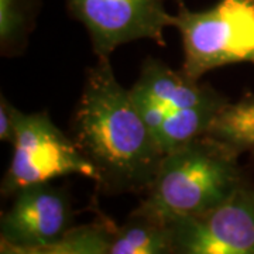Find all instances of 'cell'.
<instances>
[{"label": "cell", "instance_id": "2", "mask_svg": "<svg viewBox=\"0 0 254 254\" xmlns=\"http://www.w3.org/2000/svg\"><path fill=\"white\" fill-rule=\"evenodd\" d=\"M239 155L206 134L164 155L136 210L171 222L208 212L243 184Z\"/></svg>", "mask_w": 254, "mask_h": 254}, {"label": "cell", "instance_id": "4", "mask_svg": "<svg viewBox=\"0 0 254 254\" xmlns=\"http://www.w3.org/2000/svg\"><path fill=\"white\" fill-rule=\"evenodd\" d=\"M13 155L1 181V195L14 196L18 190L65 177L82 175L93 182L98 173L82 154L72 137L55 126L47 112H17Z\"/></svg>", "mask_w": 254, "mask_h": 254}, {"label": "cell", "instance_id": "9", "mask_svg": "<svg viewBox=\"0 0 254 254\" xmlns=\"http://www.w3.org/2000/svg\"><path fill=\"white\" fill-rule=\"evenodd\" d=\"M173 232L168 222L133 210L116 229L109 254H171Z\"/></svg>", "mask_w": 254, "mask_h": 254}, {"label": "cell", "instance_id": "5", "mask_svg": "<svg viewBox=\"0 0 254 254\" xmlns=\"http://www.w3.org/2000/svg\"><path fill=\"white\" fill-rule=\"evenodd\" d=\"M72 16L91 37L98 57L110 58L120 46L137 40H153L165 46L164 30L171 17L164 0H66Z\"/></svg>", "mask_w": 254, "mask_h": 254}, {"label": "cell", "instance_id": "13", "mask_svg": "<svg viewBox=\"0 0 254 254\" xmlns=\"http://www.w3.org/2000/svg\"><path fill=\"white\" fill-rule=\"evenodd\" d=\"M34 0H0V48L3 55L20 54L34 23Z\"/></svg>", "mask_w": 254, "mask_h": 254}, {"label": "cell", "instance_id": "14", "mask_svg": "<svg viewBox=\"0 0 254 254\" xmlns=\"http://www.w3.org/2000/svg\"><path fill=\"white\" fill-rule=\"evenodd\" d=\"M17 112L9 99L1 93L0 96V140L6 143H13L16 133V120Z\"/></svg>", "mask_w": 254, "mask_h": 254}, {"label": "cell", "instance_id": "11", "mask_svg": "<svg viewBox=\"0 0 254 254\" xmlns=\"http://www.w3.org/2000/svg\"><path fill=\"white\" fill-rule=\"evenodd\" d=\"M225 105V103H223ZM223 105H206L181 109L170 113L163 126L154 134L164 154L180 148L187 143L203 136L210 126L212 120Z\"/></svg>", "mask_w": 254, "mask_h": 254}, {"label": "cell", "instance_id": "12", "mask_svg": "<svg viewBox=\"0 0 254 254\" xmlns=\"http://www.w3.org/2000/svg\"><path fill=\"white\" fill-rule=\"evenodd\" d=\"M118 226L105 216L82 226H71L38 254H109Z\"/></svg>", "mask_w": 254, "mask_h": 254}, {"label": "cell", "instance_id": "10", "mask_svg": "<svg viewBox=\"0 0 254 254\" xmlns=\"http://www.w3.org/2000/svg\"><path fill=\"white\" fill-rule=\"evenodd\" d=\"M205 134L237 155L254 151V95H247L236 103L226 102Z\"/></svg>", "mask_w": 254, "mask_h": 254}, {"label": "cell", "instance_id": "7", "mask_svg": "<svg viewBox=\"0 0 254 254\" xmlns=\"http://www.w3.org/2000/svg\"><path fill=\"white\" fill-rule=\"evenodd\" d=\"M13 198L0 220V253L38 254L71 227V199L50 182L27 187Z\"/></svg>", "mask_w": 254, "mask_h": 254}, {"label": "cell", "instance_id": "1", "mask_svg": "<svg viewBox=\"0 0 254 254\" xmlns=\"http://www.w3.org/2000/svg\"><path fill=\"white\" fill-rule=\"evenodd\" d=\"M71 131L106 195L147 192L165 155L106 57L86 71Z\"/></svg>", "mask_w": 254, "mask_h": 254}, {"label": "cell", "instance_id": "3", "mask_svg": "<svg viewBox=\"0 0 254 254\" xmlns=\"http://www.w3.org/2000/svg\"><path fill=\"white\" fill-rule=\"evenodd\" d=\"M171 27L181 34L182 71L193 79L230 64H254V0H219L202 11L180 3Z\"/></svg>", "mask_w": 254, "mask_h": 254}, {"label": "cell", "instance_id": "6", "mask_svg": "<svg viewBox=\"0 0 254 254\" xmlns=\"http://www.w3.org/2000/svg\"><path fill=\"white\" fill-rule=\"evenodd\" d=\"M177 254H254V190L243 182L222 205L168 222Z\"/></svg>", "mask_w": 254, "mask_h": 254}, {"label": "cell", "instance_id": "8", "mask_svg": "<svg viewBox=\"0 0 254 254\" xmlns=\"http://www.w3.org/2000/svg\"><path fill=\"white\" fill-rule=\"evenodd\" d=\"M128 91L153 134L173 112L227 102L212 86L199 83V79L190 78L184 71H174L157 60L145 61L138 79Z\"/></svg>", "mask_w": 254, "mask_h": 254}]
</instances>
